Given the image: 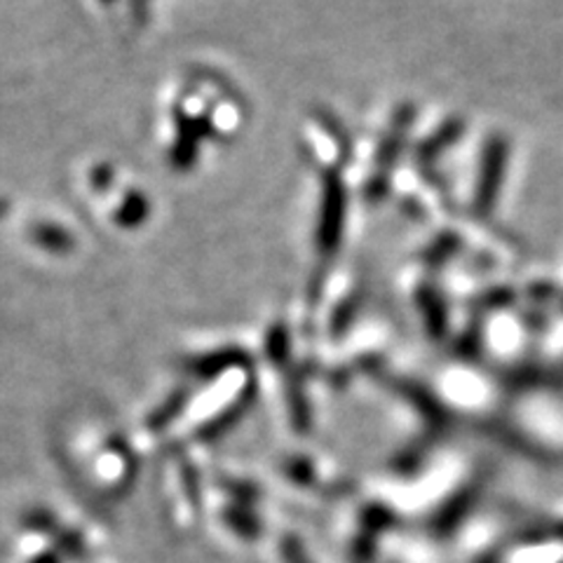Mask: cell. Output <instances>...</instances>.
<instances>
[{
    "mask_svg": "<svg viewBox=\"0 0 563 563\" xmlns=\"http://www.w3.org/2000/svg\"><path fill=\"white\" fill-rule=\"evenodd\" d=\"M5 214V202H0V217Z\"/></svg>",
    "mask_w": 563,
    "mask_h": 563,
    "instance_id": "obj_12",
    "label": "cell"
},
{
    "mask_svg": "<svg viewBox=\"0 0 563 563\" xmlns=\"http://www.w3.org/2000/svg\"><path fill=\"white\" fill-rule=\"evenodd\" d=\"M181 484L186 490V498L190 500L192 509H200V479H198V472L190 463L181 465Z\"/></svg>",
    "mask_w": 563,
    "mask_h": 563,
    "instance_id": "obj_9",
    "label": "cell"
},
{
    "mask_svg": "<svg viewBox=\"0 0 563 563\" xmlns=\"http://www.w3.org/2000/svg\"><path fill=\"white\" fill-rule=\"evenodd\" d=\"M221 519L228 523V528H233L240 536H252V517L244 512L240 505H228L221 509Z\"/></svg>",
    "mask_w": 563,
    "mask_h": 563,
    "instance_id": "obj_8",
    "label": "cell"
},
{
    "mask_svg": "<svg viewBox=\"0 0 563 563\" xmlns=\"http://www.w3.org/2000/svg\"><path fill=\"white\" fill-rule=\"evenodd\" d=\"M33 242L43 246V250L52 252V254H64L70 252V246H74V240L64 231L62 225L55 223H41V225H33L31 231Z\"/></svg>",
    "mask_w": 563,
    "mask_h": 563,
    "instance_id": "obj_6",
    "label": "cell"
},
{
    "mask_svg": "<svg viewBox=\"0 0 563 563\" xmlns=\"http://www.w3.org/2000/svg\"><path fill=\"white\" fill-rule=\"evenodd\" d=\"M238 364H242V355L238 350H219V352H209V355L188 360L186 372L198 380H209V378H217L219 374L228 372V368H233Z\"/></svg>",
    "mask_w": 563,
    "mask_h": 563,
    "instance_id": "obj_3",
    "label": "cell"
},
{
    "mask_svg": "<svg viewBox=\"0 0 563 563\" xmlns=\"http://www.w3.org/2000/svg\"><path fill=\"white\" fill-rule=\"evenodd\" d=\"M244 409H246V399H240V401L231 404V407L223 409L217 418L205 420L202 426L196 430V439H198V442H214L217 437H221L228 428L233 426V422L240 418V413Z\"/></svg>",
    "mask_w": 563,
    "mask_h": 563,
    "instance_id": "obj_5",
    "label": "cell"
},
{
    "mask_svg": "<svg viewBox=\"0 0 563 563\" xmlns=\"http://www.w3.org/2000/svg\"><path fill=\"white\" fill-rule=\"evenodd\" d=\"M101 3H103V5H111V3H113V0H101Z\"/></svg>",
    "mask_w": 563,
    "mask_h": 563,
    "instance_id": "obj_13",
    "label": "cell"
},
{
    "mask_svg": "<svg viewBox=\"0 0 563 563\" xmlns=\"http://www.w3.org/2000/svg\"><path fill=\"white\" fill-rule=\"evenodd\" d=\"M26 531H33L38 536H45L52 542V550H55L62 559L82 563L87 556H90V550H87V542L78 531H70L66 528L55 515L47 512L43 507H33L22 517Z\"/></svg>",
    "mask_w": 563,
    "mask_h": 563,
    "instance_id": "obj_1",
    "label": "cell"
},
{
    "mask_svg": "<svg viewBox=\"0 0 563 563\" xmlns=\"http://www.w3.org/2000/svg\"><path fill=\"white\" fill-rule=\"evenodd\" d=\"M148 211H151V207H148L146 196H141V192H130V196L125 198V202L120 205L118 214H115V221L122 228H136L139 223L146 221Z\"/></svg>",
    "mask_w": 563,
    "mask_h": 563,
    "instance_id": "obj_7",
    "label": "cell"
},
{
    "mask_svg": "<svg viewBox=\"0 0 563 563\" xmlns=\"http://www.w3.org/2000/svg\"><path fill=\"white\" fill-rule=\"evenodd\" d=\"M190 399H192V390L190 387H179V390H174L161 407H157L151 416H148V420H146V426H148V430L151 432H163V430H167L172 422H176L181 418V413L186 411V407L190 404Z\"/></svg>",
    "mask_w": 563,
    "mask_h": 563,
    "instance_id": "obj_4",
    "label": "cell"
},
{
    "mask_svg": "<svg viewBox=\"0 0 563 563\" xmlns=\"http://www.w3.org/2000/svg\"><path fill=\"white\" fill-rule=\"evenodd\" d=\"M209 134L207 118H190L186 111L176 109V139L172 144L169 163L174 169L188 172L198 161L202 139Z\"/></svg>",
    "mask_w": 563,
    "mask_h": 563,
    "instance_id": "obj_2",
    "label": "cell"
},
{
    "mask_svg": "<svg viewBox=\"0 0 563 563\" xmlns=\"http://www.w3.org/2000/svg\"><path fill=\"white\" fill-rule=\"evenodd\" d=\"M132 8L136 12V22H144L146 10H148V0H132Z\"/></svg>",
    "mask_w": 563,
    "mask_h": 563,
    "instance_id": "obj_11",
    "label": "cell"
},
{
    "mask_svg": "<svg viewBox=\"0 0 563 563\" xmlns=\"http://www.w3.org/2000/svg\"><path fill=\"white\" fill-rule=\"evenodd\" d=\"M29 563H64V559L55 550H43L38 554H33Z\"/></svg>",
    "mask_w": 563,
    "mask_h": 563,
    "instance_id": "obj_10",
    "label": "cell"
}]
</instances>
